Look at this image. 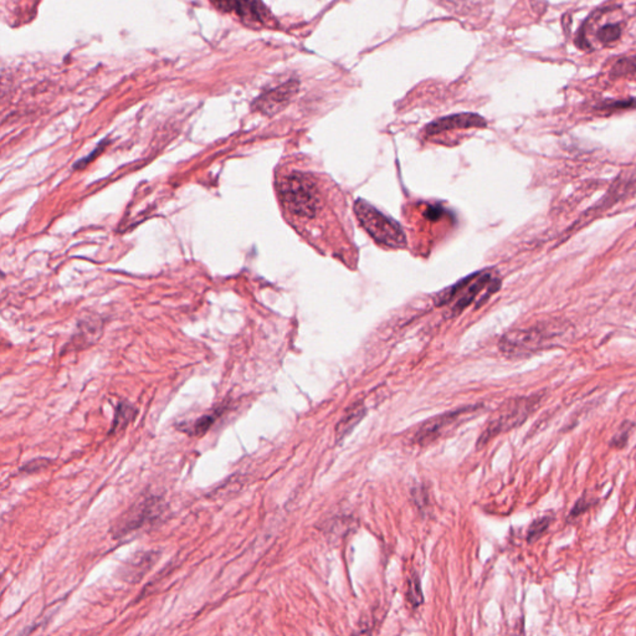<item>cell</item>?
I'll return each mask as SVG.
<instances>
[{
	"instance_id": "obj_1",
	"label": "cell",
	"mask_w": 636,
	"mask_h": 636,
	"mask_svg": "<svg viewBox=\"0 0 636 636\" xmlns=\"http://www.w3.org/2000/svg\"><path fill=\"white\" fill-rule=\"evenodd\" d=\"M280 194L291 213L300 218L311 219L317 213L321 197L317 185L307 174H288L280 182Z\"/></svg>"
},
{
	"instance_id": "obj_2",
	"label": "cell",
	"mask_w": 636,
	"mask_h": 636,
	"mask_svg": "<svg viewBox=\"0 0 636 636\" xmlns=\"http://www.w3.org/2000/svg\"><path fill=\"white\" fill-rule=\"evenodd\" d=\"M542 399L543 394H534L531 397L512 398L506 400L497 409L495 415L487 424L485 432H482L478 439L477 446H483L492 437L520 427L539 407Z\"/></svg>"
},
{
	"instance_id": "obj_3",
	"label": "cell",
	"mask_w": 636,
	"mask_h": 636,
	"mask_svg": "<svg viewBox=\"0 0 636 636\" xmlns=\"http://www.w3.org/2000/svg\"><path fill=\"white\" fill-rule=\"evenodd\" d=\"M356 215L363 228L378 243L388 248H400L405 246L407 236L400 225L385 214L374 208L367 200L358 199L354 204Z\"/></svg>"
},
{
	"instance_id": "obj_4",
	"label": "cell",
	"mask_w": 636,
	"mask_h": 636,
	"mask_svg": "<svg viewBox=\"0 0 636 636\" xmlns=\"http://www.w3.org/2000/svg\"><path fill=\"white\" fill-rule=\"evenodd\" d=\"M165 510L167 506L162 497L150 493L142 496L117 518L111 528V534L114 539H121L143 527L153 526L160 521Z\"/></svg>"
},
{
	"instance_id": "obj_5",
	"label": "cell",
	"mask_w": 636,
	"mask_h": 636,
	"mask_svg": "<svg viewBox=\"0 0 636 636\" xmlns=\"http://www.w3.org/2000/svg\"><path fill=\"white\" fill-rule=\"evenodd\" d=\"M556 336L548 326L515 329L507 333L500 341L501 352L508 358H523L548 347Z\"/></svg>"
},
{
	"instance_id": "obj_6",
	"label": "cell",
	"mask_w": 636,
	"mask_h": 636,
	"mask_svg": "<svg viewBox=\"0 0 636 636\" xmlns=\"http://www.w3.org/2000/svg\"><path fill=\"white\" fill-rule=\"evenodd\" d=\"M500 288V280L491 273H480L472 275L470 278H466L464 283H460L454 287L449 288L446 291L439 295L437 300V305H445L449 302L456 293H461L460 297L457 298L456 303L452 306L450 309L451 316H457L475 300V298L482 292L493 293Z\"/></svg>"
},
{
	"instance_id": "obj_7",
	"label": "cell",
	"mask_w": 636,
	"mask_h": 636,
	"mask_svg": "<svg viewBox=\"0 0 636 636\" xmlns=\"http://www.w3.org/2000/svg\"><path fill=\"white\" fill-rule=\"evenodd\" d=\"M300 89L298 80H290L275 89L263 92L253 101V107L265 116H273L286 109Z\"/></svg>"
},
{
	"instance_id": "obj_8",
	"label": "cell",
	"mask_w": 636,
	"mask_h": 636,
	"mask_svg": "<svg viewBox=\"0 0 636 636\" xmlns=\"http://www.w3.org/2000/svg\"><path fill=\"white\" fill-rule=\"evenodd\" d=\"M476 409L477 407H462V409H459V410H455V412H445V414H442V415H437V417L429 419L424 424H422V427H419L417 432H415L414 437H412V442L420 444V445H425V444L432 442V440H435V439L440 437L442 432L446 430L447 427L455 425L459 420H461L462 417L468 415L470 412H475Z\"/></svg>"
},
{
	"instance_id": "obj_9",
	"label": "cell",
	"mask_w": 636,
	"mask_h": 636,
	"mask_svg": "<svg viewBox=\"0 0 636 636\" xmlns=\"http://www.w3.org/2000/svg\"><path fill=\"white\" fill-rule=\"evenodd\" d=\"M218 8L238 15L240 19L263 24L270 16L261 0H215Z\"/></svg>"
},
{
	"instance_id": "obj_10",
	"label": "cell",
	"mask_w": 636,
	"mask_h": 636,
	"mask_svg": "<svg viewBox=\"0 0 636 636\" xmlns=\"http://www.w3.org/2000/svg\"><path fill=\"white\" fill-rule=\"evenodd\" d=\"M486 119L477 114H457L437 119L427 124V133L430 136L442 133L452 129L485 128Z\"/></svg>"
},
{
	"instance_id": "obj_11",
	"label": "cell",
	"mask_w": 636,
	"mask_h": 636,
	"mask_svg": "<svg viewBox=\"0 0 636 636\" xmlns=\"http://www.w3.org/2000/svg\"><path fill=\"white\" fill-rule=\"evenodd\" d=\"M160 552L147 551L137 553L121 568V578L129 583H137L158 561Z\"/></svg>"
},
{
	"instance_id": "obj_12",
	"label": "cell",
	"mask_w": 636,
	"mask_h": 636,
	"mask_svg": "<svg viewBox=\"0 0 636 636\" xmlns=\"http://www.w3.org/2000/svg\"><path fill=\"white\" fill-rule=\"evenodd\" d=\"M228 409V402H221L218 407H214L210 412L198 417L195 422L187 424L185 427H180V430L187 432L189 437H203L204 434L209 432V429L213 427L220 417H223L224 412H226Z\"/></svg>"
},
{
	"instance_id": "obj_13",
	"label": "cell",
	"mask_w": 636,
	"mask_h": 636,
	"mask_svg": "<svg viewBox=\"0 0 636 636\" xmlns=\"http://www.w3.org/2000/svg\"><path fill=\"white\" fill-rule=\"evenodd\" d=\"M137 415H138V409L134 407L133 404H131L124 399L119 400L116 410H114V422L111 424L109 437H114L116 434L124 432V429L128 427L129 422H133Z\"/></svg>"
},
{
	"instance_id": "obj_14",
	"label": "cell",
	"mask_w": 636,
	"mask_h": 636,
	"mask_svg": "<svg viewBox=\"0 0 636 636\" xmlns=\"http://www.w3.org/2000/svg\"><path fill=\"white\" fill-rule=\"evenodd\" d=\"M364 415H366V407L363 405L362 402H357L352 407H348L342 419L339 420L337 427H336V439H337V442L347 437L348 434L354 429V427L359 424Z\"/></svg>"
},
{
	"instance_id": "obj_15",
	"label": "cell",
	"mask_w": 636,
	"mask_h": 636,
	"mask_svg": "<svg viewBox=\"0 0 636 636\" xmlns=\"http://www.w3.org/2000/svg\"><path fill=\"white\" fill-rule=\"evenodd\" d=\"M632 74H636V55L623 57L616 61L610 70L611 79H619Z\"/></svg>"
},
{
	"instance_id": "obj_16",
	"label": "cell",
	"mask_w": 636,
	"mask_h": 636,
	"mask_svg": "<svg viewBox=\"0 0 636 636\" xmlns=\"http://www.w3.org/2000/svg\"><path fill=\"white\" fill-rule=\"evenodd\" d=\"M552 518L548 516L539 517L536 521L532 522L531 526L527 531V541L530 543L541 539L544 536V533L548 531V528L551 526Z\"/></svg>"
},
{
	"instance_id": "obj_17",
	"label": "cell",
	"mask_w": 636,
	"mask_h": 636,
	"mask_svg": "<svg viewBox=\"0 0 636 636\" xmlns=\"http://www.w3.org/2000/svg\"><path fill=\"white\" fill-rule=\"evenodd\" d=\"M634 109H636V99H608V101H603L599 106H596L598 111H603L605 114H614L616 111Z\"/></svg>"
},
{
	"instance_id": "obj_18",
	"label": "cell",
	"mask_w": 636,
	"mask_h": 636,
	"mask_svg": "<svg viewBox=\"0 0 636 636\" xmlns=\"http://www.w3.org/2000/svg\"><path fill=\"white\" fill-rule=\"evenodd\" d=\"M621 26L619 24H606L598 30L596 36L603 44H611L620 39Z\"/></svg>"
},
{
	"instance_id": "obj_19",
	"label": "cell",
	"mask_w": 636,
	"mask_h": 636,
	"mask_svg": "<svg viewBox=\"0 0 636 636\" xmlns=\"http://www.w3.org/2000/svg\"><path fill=\"white\" fill-rule=\"evenodd\" d=\"M632 429H634V424H632V422H623V425L619 427L618 432H616L615 435L611 439L610 446L615 447V449H624V447L626 446L627 442H629V437H630Z\"/></svg>"
},
{
	"instance_id": "obj_20",
	"label": "cell",
	"mask_w": 636,
	"mask_h": 636,
	"mask_svg": "<svg viewBox=\"0 0 636 636\" xmlns=\"http://www.w3.org/2000/svg\"><path fill=\"white\" fill-rule=\"evenodd\" d=\"M50 462L51 461H50L49 459H45V457L34 459V460L26 462L25 465L20 467V472H21V473H26V475L35 473V472H39L40 470H44L45 467L49 466Z\"/></svg>"
},
{
	"instance_id": "obj_21",
	"label": "cell",
	"mask_w": 636,
	"mask_h": 636,
	"mask_svg": "<svg viewBox=\"0 0 636 636\" xmlns=\"http://www.w3.org/2000/svg\"><path fill=\"white\" fill-rule=\"evenodd\" d=\"M591 505H593V503H589V502H588V498H586V496H581V498L576 502L574 507L571 508V513L568 515V521H573V520L578 518V517L583 515Z\"/></svg>"
},
{
	"instance_id": "obj_22",
	"label": "cell",
	"mask_w": 636,
	"mask_h": 636,
	"mask_svg": "<svg viewBox=\"0 0 636 636\" xmlns=\"http://www.w3.org/2000/svg\"><path fill=\"white\" fill-rule=\"evenodd\" d=\"M409 596H410V601H412L414 605L417 606L419 604H422V589H420V583H419V579H417V576H414L412 579V583H410Z\"/></svg>"
}]
</instances>
